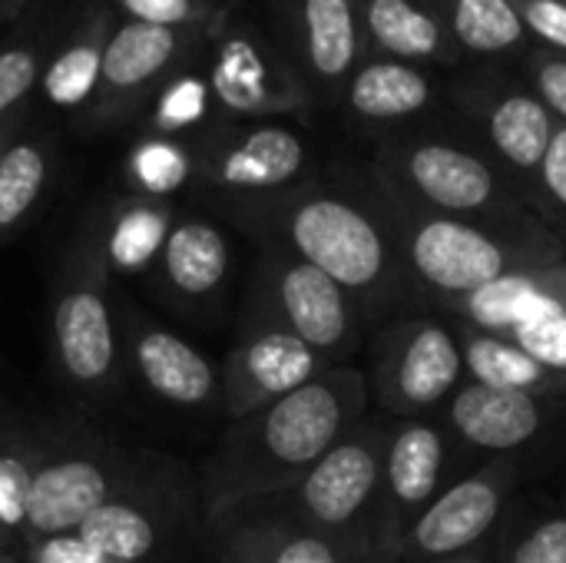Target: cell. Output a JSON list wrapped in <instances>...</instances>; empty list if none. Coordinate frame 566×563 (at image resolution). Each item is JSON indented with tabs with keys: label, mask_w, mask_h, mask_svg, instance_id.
Here are the masks:
<instances>
[{
	"label": "cell",
	"mask_w": 566,
	"mask_h": 563,
	"mask_svg": "<svg viewBox=\"0 0 566 563\" xmlns=\"http://www.w3.org/2000/svg\"><path fill=\"white\" fill-rule=\"evenodd\" d=\"M464 60L517 63L534 43L514 0H431Z\"/></svg>",
	"instance_id": "obj_26"
},
{
	"label": "cell",
	"mask_w": 566,
	"mask_h": 563,
	"mask_svg": "<svg viewBox=\"0 0 566 563\" xmlns=\"http://www.w3.org/2000/svg\"><path fill=\"white\" fill-rule=\"evenodd\" d=\"M368 375L332 365L298 392L232 421L202 471L206 518L219 521L292 491L368 415Z\"/></svg>",
	"instance_id": "obj_1"
},
{
	"label": "cell",
	"mask_w": 566,
	"mask_h": 563,
	"mask_svg": "<svg viewBox=\"0 0 566 563\" xmlns=\"http://www.w3.org/2000/svg\"><path fill=\"white\" fill-rule=\"evenodd\" d=\"M534 212L551 226L554 219L566 222V126H557L547 156L541 163L537 183H534Z\"/></svg>",
	"instance_id": "obj_36"
},
{
	"label": "cell",
	"mask_w": 566,
	"mask_h": 563,
	"mask_svg": "<svg viewBox=\"0 0 566 563\" xmlns=\"http://www.w3.org/2000/svg\"><path fill=\"white\" fill-rule=\"evenodd\" d=\"M544 402L547 398L537 395L501 392L478 382H464L448 402V408L441 411V421L448 425L458 448L501 458V455H517L544 431L547 425Z\"/></svg>",
	"instance_id": "obj_20"
},
{
	"label": "cell",
	"mask_w": 566,
	"mask_h": 563,
	"mask_svg": "<svg viewBox=\"0 0 566 563\" xmlns=\"http://www.w3.org/2000/svg\"><path fill=\"white\" fill-rule=\"evenodd\" d=\"M507 338L566 378V259L544 269L537 295L527 302Z\"/></svg>",
	"instance_id": "obj_30"
},
{
	"label": "cell",
	"mask_w": 566,
	"mask_h": 563,
	"mask_svg": "<svg viewBox=\"0 0 566 563\" xmlns=\"http://www.w3.org/2000/svg\"><path fill=\"white\" fill-rule=\"evenodd\" d=\"M521 478L517 455L488 458L471 475L454 478L408 528L395 563L444 561L474 551L497 524Z\"/></svg>",
	"instance_id": "obj_13"
},
{
	"label": "cell",
	"mask_w": 566,
	"mask_h": 563,
	"mask_svg": "<svg viewBox=\"0 0 566 563\" xmlns=\"http://www.w3.org/2000/svg\"><path fill=\"white\" fill-rule=\"evenodd\" d=\"M50 335L53 358L70 385L83 392H106L116 385L123 362L119 312L109 292V272L90 236L80 239L60 275Z\"/></svg>",
	"instance_id": "obj_9"
},
{
	"label": "cell",
	"mask_w": 566,
	"mask_h": 563,
	"mask_svg": "<svg viewBox=\"0 0 566 563\" xmlns=\"http://www.w3.org/2000/svg\"><path fill=\"white\" fill-rule=\"evenodd\" d=\"M249 315L295 335L332 365H345L361 348L365 312L358 302L325 272L279 246H269L255 269Z\"/></svg>",
	"instance_id": "obj_7"
},
{
	"label": "cell",
	"mask_w": 566,
	"mask_h": 563,
	"mask_svg": "<svg viewBox=\"0 0 566 563\" xmlns=\"http://www.w3.org/2000/svg\"><path fill=\"white\" fill-rule=\"evenodd\" d=\"M202 30L206 27L176 30L139 20L113 27L103 50V73L96 100L90 106V119L96 126H109L139 110L176 73V66L196 46Z\"/></svg>",
	"instance_id": "obj_16"
},
{
	"label": "cell",
	"mask_w": 566,
	"mask_h": 563,
	"mask_svg": "<svg viewBox=\"0 0 566 563\" xmlns=\"http://www.w3.org/2000/svg\"><path fill=\"white\" fill-rule=\"evenodd\" d=\"M123 173L133 196L169 199L196 179V149L179 136L149 133L126 153Z\"/></svg>",
	"instance_id": "obj_31"
},
{
	"label": "cell",
	"mask_w": 566,
	"mask_h": 563,
	"mask_svg": "<svg viewBox=\"0 0 566 563\" xmlns=\"http://www.w3.org/2000/svg\"><path fill=\"white\" fill-rule=\"evenodd\" d=\"M421 563H494L488 561L484 554H478V551H468V554H458V557H444V561H421Z\"/></svg>",
	"instance_id": "obj_42"
},
{
	"label": "cell",
	"mask_w": 566,
	"mask_h": 563,
	"mask_svg": "<svg viewBox=\"0 0 566 563\" xmlns=\"http://www.w3.org/2000/svg\"><path fill=\"white\" fill-rule=\"evenodd\" d=\"M166 528V504L139 481L96 508L76 534L109 561L143 563L163 544Z\"/></svg>",
	"instance_id": "obj_25"
},
{
	"label": "cell",
	"mask_w": 566,
	"mask_h": 563,
	"mask_svg": "<svg viewBox=\"0 0 566 563\" xmlns=\"http://www.w3.org/2000/svg\"><path fill=\"white\" fill-rule=\"evenodd\" d=\"M517 76L544 100V106L554 113V119L566 126V56L554 50L531 46L517 63Z\"/></svg>",
	"instance_id": "obj_35"
},
{
	"label": "cell",
	"mask_w": 566,
	"mask_h": 563,
	"mask_svg": "<svg viewBox=\"0 0 566 563\" xmlns=\"http://www.w3.org/2000/svg\"><path fill=\"white\" fill-rule=\"evenodd\" d=\"M119 312V342L139 385L172 408L219 405V368L186 338L156 325L126 302Z\"/></svg>",
	"instance_id": "obj_18"
},
{
	"label": "cell",
	"mask_w": 566,
	"mask_h": 563,
	"mask_svg": "<svg viewBox=\"0 0 566 563\" xmlns=\"http://www.w3.org/2000/svg\"><path fill=\"white\" fill-rule=\"evenodd\" d=\"M388 425L391 421L385 418L365 415L328 455L308 468V475L292 491L272 498L279 501V511L318 534L361 544L371 554V524L381 494Z\"/></svg>",
	"instance_id": "obj_5"
},
{
	"label": "cell",
	"mask_w": 566,
	"mask_h": 563,
	"mask_svg": "<svg viewBox=\"0 0 566 563\" xmlns=\"http://www.w3.org/2000/svg\"><path fill=\"white\" fill-rule=\"evenodd\" d=\"M43 451L27 441H0V531L3 538L27 531L30 491Z\"/></svg>",
	"instance_id": "obj_33"
},
{
	"label": "cell",
	"mask_w": 566,
	"mask_h": 563,
	"mask_svg": "<svg viewBox=\"0 0 566 563\" xmlns=\"http://www.w3.org/2000/svg\"><path fill=\"white\" fill-rule=\"evenodd\" d=\"M378 196L388 212L408 285L428 292L438 305L461 299L507 272L566 259L564 239L557 232L514 236L491 226L448 219L405 206L385 196L381 189Z\"/></svg>",
	"instance_id": "obj_4"
},
{
	"label": "cell",
	"mask_w": 566,
	"mask_h": 563,
	"mask_svg": "<svg viewBox=\"0 0 566 563\" xmlns=\"http://www.w3.org/2000/svg\"><path fill=\"white\" fill-rule=\"evenodd\" d=\"M20 3H23V0H3V3H0V7H3V10H7V13H10V10H17V7H20Z\"/></svg>",
	"instance_id": "obj_43"
},
{
	"label": "cell",
	"mask_w": 566,
	"mask_h": 563,
	"mask_svg": "<svg viewBox=\"0 0 566 563\" xmlns=\"http://www.w3.org/2000/svg\"><path fill=\"white\" fill-rule=\"evenodd\" d=\"M235 216L269 246L298 256L338 282L365 319L388 312L411 292L378 189L365 196L305 179L275 199L239 206Z\"/></svg>",
	"instance_id": "obj_2"
},
{
	"label": "cell",
	"mask_w": 566,
	"mask_h": 563,
	"mask_svg": "<svg viewBox=\"0 0 566 563\" xmlns=\"http://www.w3.org/2000/svg\"><path fill=\"white\" fill-rule=\"evenodd\" d=\"M206 83L212 103L232 119L302 116L315 100L289 53L249 23H226L216 33Z\"/></svg>",
	"instance_id": "obj_12"
},
{
	"label": "cell",
	"mask_w": 566,
	"mask_h": 563,
	"mask_svg": "<svg viewBox=\"0 0 566 563\" xmlns=\"http://www.w3.org/2000/svg\"><path fill=\"white\" fill-rule=\"evenodd\" d=\"M109 33H113L109 17L96 13L83 27H76L73 37L63 40L56 53H50V60L40 70V90L50 106L66 113L93 106Z\"/></svg>",
	"instance_id": "obj_28"
},
{
	"label": "cell",
	"mask_w": 566,
	"mask_h": 563,
	"mask_svg": "<svg viewBox=\"0 0 566 563\" xmlns=\"http://www.w3.org/2000/svg\"><path fill=\"white\" fill-rule=\"evenodd\" d=\"M232 252L226 232L202 216H176L166 246L159 252L156 272L163 285L182 302L219 299L229 279Z\"/></svg>",
	"instance_id": "obj_23"
},
{
	"label": "cell",
	"mask_w": 566,
	"mask_h": 563,
	"mask_svg": "<svg viewBox=\"0 0 566 563\" xmlns=\"http://www.w3.org/2000/svg\"><path fill=\"white\" fill-rule=\"evenodd\" d=\"M332 362L295 335L252 319L242 338L226 355L219 368V405L229 421H239L328 372Z\"/></svg>",
	"instance_id": "obj_15"
},
{
	"label": "cell",
	"mask_w": 566,
	"mask_h": 563,
	"mask_svg": "<svg viewBox=\"0 0 566 563\" xmlns=\"http://www.w3.org/2000/svg\"><path fill=\"white\" fill-rule=\"evenodd\" d=\"M358 7L368 53L451 73L468 66L431 0H358Z\"/></svg>",
	"instance_id": "obj_21"
},
{
	"label": "cell",
	"mask_w": 566,
	"mask_h": 563,
	"mask_svg": "<svg viewBox=\"0 0 566 563\" xmlns=\"http://www.w3.org/2000/svg\"><path fill=\"white\" fill-rule=\"evenodd\" d=\"M43 46L36 40H17L0 50V119L20 113L30 90L40 83Z\"/></svg>",
	"instance_id": "obj_34"
},
{
	"label": "cell",
	"mask_w": 566,
	"mask_h": 563,
	"mask_svg": "<svg viewBox=\"0 0 566 563\" xmlns=\"http://www.w3.org/2000/svg\"><path fill=\"white\" fill-rule=\"evenodd\" d=\"M129 20L153 27H209V0H116Z\"/></svg>",
	"instance_id": "obj_37"
},
{
	"label": "cell",
	"mask_w": 566,
	"mask_h": 563,
	"mask_svg": "<svg viewBox=\"0 0 566 563\" xmlns=\"http://www.w3.org/2000/svg\"><path fill=\"white\" fill-rule=\"evenodd\" d=\"M282 23L289 33L292 63L325 96H342V86L368 56L358 0H282Z\"/></svg>",
	"instance_id": "obj_17"
},
{
	"label": "cell",
	"mask_w": 566,
	"mask_h": 563,
	"mask_svg": "<svg viewBox=\"0 0 566 563\" xmlns=\"http://www.w3.org/2000/svg\"><path fill=\"white\" fill-rule=\"evenodd\" d=\"M448 103L464 116L474 143L507 173L531 206L541 163L560 126L544 100L517 76V70H494V63H484L454 73L448 83Z\"/></svg>",
	"instance_id": "obj_6"
},
{
	"label": "cell",
	"mask_w": 566,
	"mask_h": 563,
	"mask_svg": "<svg viewBox=\"0 0 566 563\" xmlns=\"http://www.w3.org/2000/svg\"><path fill=\"white\" fill-rule=\"evenodd\" d=\"M176 216L179 212L169 199L126 196V199L113 202L106 209L99 229L90 236L106 272L129 279V275H143V272L156 269Z\"/></svg>",
	"instance_id": "obj_24"
},
{
	"label": "cell",
	"mask_w": 566,
	"mask_h": 563,
	"mask_svg": "<svg viewBox=\"0 0 566 563\" xmlns=\"http://www.w3.org/2000/svg\"><path fill=\"white\" fill-rule=\"evenodd\" d=\"M192 149V183L239 206H255L302 186L312 166V149L305 136L292 126L269 119L226 123L206 133Z\"/></svg>",
	"instance_id": "obj_10"
},
{
	"label": "cell",
	"mask_w": 566,
	"mask_h": 563,
	"mask_svg": "<svg viewBox=\"0 0 566 563\" xmlns=\"http://www.w3.org/2000/svg\"><path fill=\"white\" fill-rule=\"evenodd\" d=\"M0 563H10V557H7V554H3V551H0Z\"/></svg>",
	"instance_id": "obj_44"
},
{
	"label": "cell",
	"mask_w": 566,
	"mask_h": 563,
	"mask_svg": "<svg viewBox=\"0 0 566 563\" xmlns=\"http://www.w3.org/2000/svg\"><path fill=\"white\" fill-rule=\"evenodd\" d=\"M20 126H23V113H13V116L0 119V156H3V149L10 146V139L20 133Z\"/></svg>",
	"instance_id": "obj_41"
},
{
	"label": "cell",
	"mask_w": 566,
	"mask_h": 563,
	"mask_svg": "<svg viewBox=\"0 0 566 563\" xmlns=\"http://www.w3.org/2000/svg\"><path fill=\"white\" fill-rule=\"evenodd\" d=\"M504 563H566V514L537 521L507 554Z\"/></svg>",
	"instance_id": "obj_38"
},
{
	"label": "cell",
	"mask_w": 566,
	"mask_h": 563,
	"mask_svg": "<svg viewBox=\"0 0 566 563\" xmlns=\"http://www.w3.org/2000/svg\"><path fill=\"white\" fill-rule=\"evenodd\" d=\"M212 563H371L361 544L318 534L282 511L239 521Z\"/></svg>",
	"instance_id": "obj_22"
},
{
	"label": "cell",
	"mask_w": 566,
	"mask_h": 563,
	"mask_svg": "<svg viewBox=\"0 0 566 563\" xmlns=\"http://www.w3.org/2000/svg\"><path fill=\"white\" fill-rule=\"evenodd\" d=\"M375 186L415 209L491 226L514 236L554 232L507 173L471 139L434 129H398L381 139Z\"/></svg>",
	"instance_id": "obj_3"
},
{
	"label": "cell",
	"mask_w": 566,
	"mask_h": 563,
	"mask_svg": "<svg viewBox=\"0 0 566 563\" xmlns=\"http://www.w3.org/2000/svg\"><path fill=\"white\" fill-rule=\"evenodd\" d=\"M136 471L116 451H56L43 455L27 511V544L60 534H76L80 524L113 501L116 494L129 491Z\"/></svg>",
	"instance_id": "obj_14"
},
{
	"label": "cell",
	"mask_w": 566,
	"mask_h": 563,
	"mask_svg": "<svg viewBox=\"0 0 566 563\" xmlns=\"http://www.w3.org/2000/svg\"><path fill=\"white\" fill-rule=\"evenodd\" d=\"M461 385V338L448 319L405 315L378 335L368 392L395 421L441 418Z\"/></svg>",
	"instance_id": "obj_8"
},
{
	"label": "cell",
	"mask_w": 566,
	"mask_h": 563,
	"mask_svg": "<svg viewBox=\"0 0 566 563\" xmlns=\"http://www.w3.org/2000/svg\"><path fill=\"white\" fill-rule=\"evenodd\" d=\"M454 325V322H451ZM461 338L464 382H478L501 392H524L537 398H566V378L531 358L517 342L504 335H484L464 325H454Z\"/></svg>",
	"instance_id": "obj_27"
},
{
	"label": "cell",
	"mask_w": 566,
	"mask_h": 563,
	"mask_svg": "<svg viewBox=\"0 0 566 563\" xmlns=\"http://www.w3.org/2000/svg\"><path fill=\"white\" fill-rule=\"evenodd\" d=\"M3 541H7V538H3V531H0V544H3Z\"/></svg>",
	"instance_id": "obj_45"
},
{
	"label": "cell",
	"mask_w": 566,
	"mask_h": 563,
	"mask_svg": "<svg viewBox=\"0 0 566 563\" xmlns=\"http://www.w3.org/2000/svg\"><path fill=\"white\" fill-rule=\"evenodd\" d=\"M527 37L541 50L566 56V0H514Z\"/></svg>",
	"instance_id": "obj_39"
},
{
	"label": "cell",
	"mask_w": 566,
	"mask_h": 563,
	"mask_svg": "<svg viewBox=\"0 0 566 563\" xmlns=\"http://www.w3.org/2000/svg\"><path fill=\"white\" fill-rule=\"evenodd\" d=\"M444 100L448 83L438 70L375 53H368L358 63V70L348 76L338 96V103L355 123L395 133L408 129Z\"/></svg>",
	"instance_id": "obj_19"
},
{
	"label": "cell",
	"mask_w": 566,
	"mask_h": 563,
	"mask_svg": "<svg viewBox=\"0 0 566 563\" xmlns=\"http://www.w3.org/2000/svg\"><path fill=\"white\" fill-rule=\"evenodd\" d=\"M53 176V143L43 133H17L0 156V242L40 206Z\"/></svg>",
	"instance_id": "obj_29"
},
{
	"label": "cell",
	"mask_w": 566,
	"mask_h": 563,
	"mask_svg": "<svg viewBox=\"0 0 566 563\" xmlns=\"http://www.w3.org/2000/svg\"><path fill=\"white\" fill-rule=\"evenodd\" d=\"M27 557H30V563H119L93 551L80 534H60V538L33 541V544H27Z\"/></svg>",
	"instance_id": "obj_40"
},
{
	"label": "cell",
	"mask_w": 566,
	"mask_h": 563,
	"mask_svg": "<svg viewBox=\"0 0 566 563\" xmlns=\"http://www.w3.org/2000/svg\"><path fill=\"white\" fill-rule=\"evenodd\" d=\"M212 90L202 73L176 70L153 96L149 106V126L159 136H179L186 129H196L212 113Z\"/></svg>",
	"instance_id": "obj_32"
},
{
	"label": "cell",
	"mask_w": 566,
	"mask_h": 563,
	"mask_svg": "<svg viewBox=\"0 0 566 563\" xmlns=\"http://www.w3.org/2000/svg\"><path fill=\"white\" fill-rule=\"evenodd\" d=\"M458 441L441 418H391L381 494L371 524V563H395L401 538L451 484Z\"/></svg>",
	"instance_id": "obj_11"
}]
</instances>
